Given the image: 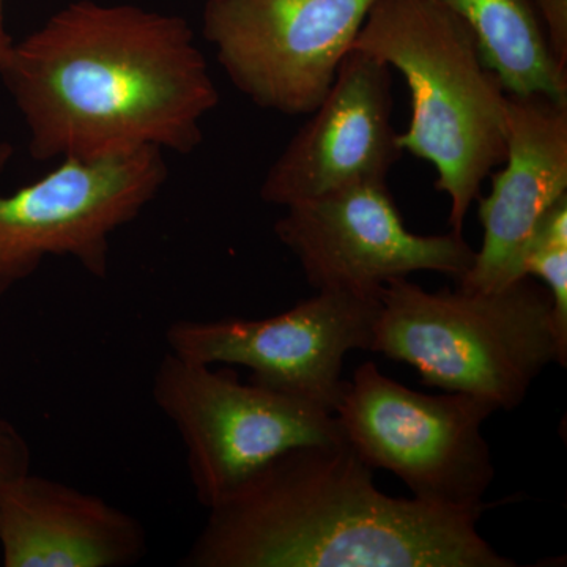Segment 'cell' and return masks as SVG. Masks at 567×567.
Wrapping results in <instances>:
<instances>
[{
    "instance_id": "2e32d148",
    "label": "cell",
    "mask_w": 567,
    "mask_h": 567,
    "mask_svg": "<svg viewBox=\"0 0 567 567\" xmlns=\"http://www.w3.org/2000/svg\"><path fill=\"white\" fill-rule=\"evenodd\" d=\"M543 25L548 50L559 69L567 70V0H529Z\"/></svg>"
},
{
    "instance_id": "ac0fdd59",
    "label": "cell",
    "mask_w": 567,
    "mask_h": 567,
    "mask_svg": "<svg viewBox=\"0 0 567 567\" xmlns=\"http://www.w3.org/2000/svg\"><path fill=\"white\" fill-rule=\"evenodd\" d=\"M14 41L6 31V24H3V0H0V71L9 62L11 51H13Z\"/></svg>"
},
{
    "instance_id": "ba28073f",
    "label": "cell",
    "mask_w": 567,
    "mask_h": 567,
    "mask_svg": "<svg viewBox=\"0 0 567 567\" xmlns=\"http://www.w3.org/2000/svg\"><path fill=\"white\" fill-rule=\"evenodd\" d=\"M375 0H207L205 40L227 78L262 110L309 115Z\"/></svg>"
},
{
    "instance_id": "7a4b0ae2",
    "label": "cell",
    "mask_w": 567,
    "mask_h": 567,
    "mask_svg": "<svg viewBox=\"0 0 567 567\" xmlns=\"http://www.w3.org/2000/svg\"><path fill=\"white\" fill-rule=\"evenodd\" d=\"M480 517L383 494L346 442L301 446L208 509L182 566H516L480 535Z\"/></svg>"
},
{
    "instance_id": "277c9868",
    "label": "cell",
    "mask_w": 567,
    "mask_h": 567,
    "mask_svg": "<svg viewBox=\"0 0 567 567\" xmlns=\"http://www.w3.org/2000/svg\"><path fill=\"white\" fill-rule=\"evenodd\" d=\"M371 352L415 368L424 385L514 410L548 364L566 365L554 298L524 276L491 292H427L409 278L379 295Z\"/></svg>"
},
{
    "instance_id": "3957f363",
    "label": "cell",
    "mask_w": 567,
    "mask_h": 567,
    "mask_svg": "<svg viewBox=\"0 0 567 567\" xmlns=\"http://www.w3.org/2000/svg\"><path fill=\"white\" fill-rule=\"evenodd\" d=\"M352 50L404 78L412 117L399 147L434 166L435 189L450 197L451 229L462 234L507 147V92L475 33L440 0H375Z\"/></svg>"
},
{
    "instance_id": "30bf717a",
    "label": "cell",
    "mask_w": 567,
    "mask_h": 567,
    "mask_svg": "<svg viewBox=\"0 0 567 567\" xmlns=\"http://www.w3.org/2000/svg\"><path fill=\"white\" fill-rule=\"evenodd\" d=\"M312 289L379 298L391 279L417 271L462 278L475 249L464 235L406 229L386 182L358 183L286 207L275 224Z\"/></svg>"
},
{
    "instance_id": "8992f818",
    "label": "cell",
    "mask_w": 567,
    "mask_h": 567,
    "mask_svg": "<svg viewBox=\"0 0 567 567\" xmlns=\"http://www.w3.org/2000/svg\"><path fill=\"white\" fill-rule=\"evenodd\" d=\"M498 409L475 395L417 393L364 363L333 413L347 445L371 468L401 477L415 498L483 514L495 476L483 424Z\"/></svg>"
},
{
    "instance_id": "6da1fadb",
    "label": "cell",
    "mask_w": 567,
    "mask_h": 567,
    "mask_svg": "<svg viewBox=\"0 0 567 567\" xmlns=\"http://www.w3.org/2000/svg\"><path fill=\"white\" fill-rule=\"evenodd\" d=\"M39 162L144 147L189 155L219 103L188 21L78 0L14 43L0 71Z\"/></svg>"
},
{
    "instance_id": "9c48e42d",
    "label": "cell",
    "mask_w": 567,
    "mask_h": 567,
    "mask_svg": "<svg viewBox=\"0 0 567 567\" xmlns=\"http://www.w3.org/2000/svg\"><path fill=\"white\" fill-rule=\"evenodd\" d=\"M379 298L319 290L267 319L177 320L166 331L171 352L204 364H240L251 382L333 412L352 350H371Z\"/></svg>"
},
{
    "instance_id": "7c38bea8",
    "label": "cell",
    "mask_w": 567,
    "mask_h": 567,
    "mask_svg": "<svg viewBox=\"0 0 567 567\" xmlns=\"http://www.w3.org/2000/svg\"><path fill=\"white\" fill-rule=\"evenodd\" d=\"M505 166L480 197L483 244L458 286L503 289L524 278V257L537 223L567 196V103L507 93Z\"/></svg>"
},
{
    "instance_id": "8fae6325",
    "label": "cell",
    "mask_w": 567,
    "mask_h": 567,
    "mask_svg": "<svg viewBox=\"0 0 567 567\" xmlns=\"http://www.w3.org/2000/svg\"><path fill=\"white\" fill-rule=\"evenodd\" d=\"M391 69L352 50L322 102L265 175V203L290 205L358 183L386 182L402 152L393 114Z\"/></svg>"
},
{
    "instance_id": "9a60e30c",
    "label": "cell",
    "mask_w": 567,
    "mask_h": 567,
    "mask_svg": "<svg viewBox=\"0 0 567 567\" xmlns=\"http://www.w3.org/2000/svg\"><path fill=\"white\" fill-rule=\"evenodd\" d=\"M524 275L540 279L554 298V323L567 350V196L537 223L525 252Z\"/></svg>"
},
{
    "instance_id": "e0dca14e",
    "label": "cell",
    "mask_w": 567,
    "mask_h": 567,
    "mask_svg": "<svg viewBox=\"0 0 567 567\" xmlns=\"http://www.w3.org/2000/svg\"><path fill=\"white\" fill-rule=\"evenodd\" d=\"M29 443L10 421L0 417V484L31 472Z\"/></svg>"
},
{
    "instance_id": "5b68a950",
    "label": "cell",
    "mask_w": 567,
    "mask_h": 567,
    "mask_svg": "<svg viewBox=\"0 0 567 567\" xmlns=\"http://www.w3.org/2000/svg\"><path fill=\"white\" fill-rule=\"evenodd\" d=\"M152 395L182 436L197 502L207 509L287 451L344 443L330 410L173 352L156 369Z\"/></svg>"
},
{
    "instance_id": "4fadbf2b",
    "label": "cell",
    "mask_w": 567,
    "mask_h": 567,
    "mask_svg": "<svg viewBox=\"0 0 567 567\" xmlns=\"http://www.w3.org/2000/svg\"><path fill=\"white\" fill-rule=\"evenodd\" d=\"M6 567H123L147 551L137 518L95 495L31 472L0 484Z\"/></svg>"
},
{
    "instance_id": "5bb4252c",
    "label": "cell",
    "mask_w": 567,
    "mask_h": 567,
    "mask_svg": "<svg viewBox=\"0 0 567 567\" xmlns=\"http://www.w3.org/2000/svg\"><path fill=\"white\" fill-rule=\"evenodd\" d=\"M475 33L484 61L513 95L567 103V74L548 50L529 0H440Z\"/></svg>"
},
{
    "instance_id": "52a82bcc",
    "label": "cell",
    "mask_w": 567,
    "mask_h": 567,
    "mask_svg": "<svg viewBox=\"0 0 567 567\" xmlns=\"http://www.w3.org/2000/svg\"><path fill=\"white\" fill-rule=\"evenodd\" d=\"M13 147L0 142V175ZM162 148L78 162L11 194L0 193V300L50 256L73 257L87 274L110 271L112 235L133 223L167 182Z\"/></svg>"
}]
</instances>
